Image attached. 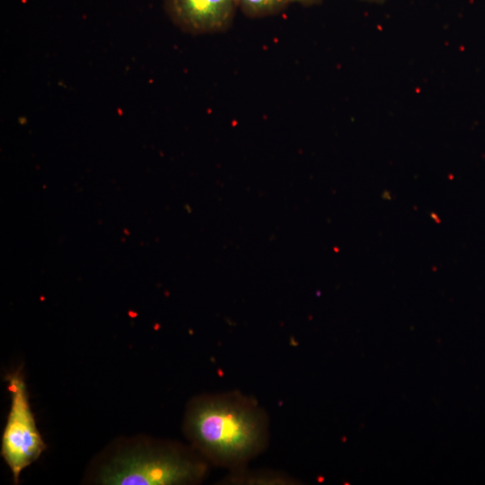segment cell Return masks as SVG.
Wrapping results in <instances>:
<instances>
[{"label": "cell", "mask_w": 485, "mask_h": 485, "mask_svg": "<svg viewBox=\"0 0 485 485\" xmlns=\"http://www.w3.org/2000/svg\"><path fill=\"white\" fill-rule=\"evenodd\" d=\"M183 431L210 465L231 472L247 467L266 449L269 420L253 397L230 391L194 397L187 406Z\"/></svg>", "instance_id": "6da1fadb"}, {"label": "cell", "mask_w": 485, "mask_h": 485, "mask_svg": "<svg viewBox=\"0 0 485 485\" xmlns=\"http://www.w3.org/2000/svg\"><path fill=\"white\" fill-rule=\"evenodd\" d=\"M209 467L191 445L145 441L117 454L101 469L98 481L111 485L196 484L207 477Z\"/></svg>", "instance_id": "7a4b0ae2"}, {"label": "cell", "mask_w": 485, "mask_h": 485, "mask_svg": "<svg viewBox=\"0 0 485 485\" xmlns=\"http://www.w3.org/2000/svg\"><path fill=\"white\" fill-rule=\"evenodd\" d=\"M11 397L10 410L2 435L1 455L19 482L22 471L46 449L31 409L23 375L17 369L5 376Z\"/></svg>", "instance_id": "3957f363"}, {"label": "cell", "mask_w": 485, "mask_h": 485, "mask_svg": "<svg viewBox=\"0 0 485 485\" xmlns=\"http://www.w3.org/2000/svg\"><path fill=\"white\" fill-rule=\"evenodd\" d=\"M235 4V0H166L173 22L192 33L213 32L226 27Z\"/></svg>", "instance_id": "277c9868"}, {"label": "cell", "mask_w": 485, "mask_h": 485, "mask_svg": "<svg viewBox=\"0 0 485 485\" xmlns=\"http://www.w3.org/2000/svg\"><path fill=\"white\" fill-rule=\"evenodd\" d=\"M219 484L234 485H294L298 481L284 472L269 470H249L248 466L228 473Z\"/></svg>", "instance_id": "5b68a950"}, {"label": "cell", "mask_w": 485, "mask_h": 485, "mask_svg": "<svg viewBox=\"0 0 485 485\" xmlns=\"http://www.w3.org/2000/svg\"><path fill=\"white\" fill-rule=\"evenodd\" d=\"M236 4L251 14H268L283 8L289 0H235Z\"/></svg>", "instance_id": "8992f818"}, {"label": "cell", "mask_w": 485, "mask_h": 485, "mask_svg": "<svg viewBox=\"0 0 485 485\" xmlns=\"http://www.w3.org/2000/svg\"><path fill=\"white\" fill-rule=\"evenodd\" d=\"M318 1L319 0H289L290 3L295 2V3L304 4H314Z\"/></svg>", "instance_id": "52a82bcc"}, {"label": "cell", "mask_w": 485, "mask_h": 485, "mask_svg": "<svg viewBox=\"0 0 485 485\" xmlns=\"http://www.w3.org/2000/svg\"><path fill=\"white\" fill-rule=\"evenodd\" d=\"M364 1H368V2H372V3H378V4H380V3L384 2L385 0H364Z\"/></svg>", "instance_id": "ba28073f"}]
</instances>
